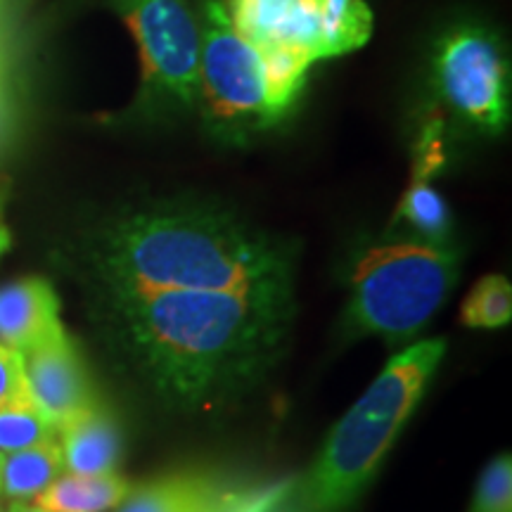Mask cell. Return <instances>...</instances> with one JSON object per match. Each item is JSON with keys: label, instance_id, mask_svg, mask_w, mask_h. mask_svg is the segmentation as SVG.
Here are the masks:
<instances>
[{"label": "cell", "instance_id": "6da1fadb", "mask_svg": "<svg viewBox=\"0 0 512 512\" xmlns=\"http://www.w3.org/2000/svg\"><path fill=\"white\" fill-rule=\"evenodd\" d=\"M107 304L140 377L181 408L216 406L254 384L294 318V294L145 292Z\"/></svg>", "mask_w": 512, "mask_h": 512}, {"label": "cell", "instance_id": "7a4b0ae2", "mask_svg": "<svg viewBox=\"0 0 512 512\" xmlns=\"http://www.w3.org/2000/svg\"><path fill=\"white\" fill-rule=\"evenodd\" d=\"M93 266L107 299L145 292L294 294L292 249L230 211L155 204L100 230Z\"/></svg>", "mask_w": 512, "mask_h": 512}, {"label": "cell", "instance_id": "3957f363", "mask_svg": "<svg viewBox=\"0 0 512 512\" xmlns=\"http://www.w3.org/2000/svg\"><path fill=\"white\" fill-rule=\"evenodd\" d=\"M444 354L441 337L396 354L332 427L309 470L283 482L268 512H347L375 479Z\"/></svg>", "mask_w": 512, "mask_h": 512}, {"label": "cell", "instance_id": "277c9868", "mask_svg": "<svg viewBox=\"0 0 512 512\" xmlns=\"http://www.w3.org/2000/svg\"><path fill=\"white\" fill-rule=\"evenodd\" d=\"M460 254L422 240L375 245L358 256L344 328L399 344L430 323L458 283Z\"/></svg>", "mask_w": 512, "mask_h": 512}, {"label": "cell", "instance_id": "5b68a950", "mask_svg": "<svg viewBox=\"0 0 512 512\" xmlns=\"http://www.w3.org/2000/svg\"><path fill=\"white\" fill-rule=\"evenodd\" d=\"M140 57V112L195 110L202 12L192 0H110Z\"/></svg>", "mask_w": 512, "mask_h": 512}, {"label": "cell", "instance_id": "8992f818", "mask_svg": "<svg viewBox=\"0 0 512 512\" xmlns=\"http://www.w3.org/2000/svg\"><path fill=\"white\" fill-rule=\"evenodd\" d=\"M202 57L195 110L223 140H245L273 126L261 53L228 22L221 0L202 5Z\"/></svg>", "mask_w": 512, "mask_h": 512}, {"label": "cell", "instance_id": "52a82bcc", "mask_svg": "<svg viewBox=\"0 0 512 512\" xmlns=\"http://www.w3.org/2000/svg\"><path fill=\"white\" fill-rule=\"evenodd\" d=\"M432 83L453 117L479 133L510 121V60L501 38L482 24H458L434 46Z\"/></svg>", "mask_w": 512, "mask_h": 512}, {"label": "cell", "instance_id": "ba28073f", "mask_svg": "<svg viewBox=\"0 0 512 512\" xmlns=\"http://www.w3.org/2000/svg\"><path fill=\"white\" fill-rule=\"evenodd\" d=\"M24 368H27L31 399L53 422L55 430L98 403L79 351L67 330L24 354Z\"/></svg>", "mask_w": 512, "mask_h": 512}, {"label": "cell", "instance_id": "9c48e42d", "mask_svg": "<svg viewBox=\"0 0 512 512\" xmlns=\"http://www.w3.org/2000/svg\"><path fill=\"white\" fill-rule=\"evenodd\" d=\"M444 164V121L432 117L422 128L418 145H415L411 183L403 192L392 221V226L403 223L418 235V240L430 242V245H446L451 235V211L434 185V178L444 169Z\"/></svg>", "mask_w": 512, "mask_h": 512}, {"label": "cell", "instance_id": "30bf717a", "mask_svg": "<svg viewBox=\"0 0 512 512\" xmlns=\"http://www.w3.org/2000/svg\"><path fill=\"white\" fill-rule=\"evenodd\" d=\"M228 22L256 50L297 48L318 57V15L313 0H226Z\"/></svg>", "mask_w": 512, "mask_h": 512}, {"label": "cell", "instance_id": "8fae6325", "mask_svg": "<svg viewBox=\"0 0 512 512\" xmlns=\"http://www.w3.org/2000/svg\"><path fill=\"white\" fill-rule=\"evenodd\" d=\"M60 297L46 278L27 275L0 287V342L19 354H29L60 337Z\"/></svg>", "mask_w": 512, "mask_h": 512}, {"label": "cell", "instance_id": "7c38bea8", "mask_svg": "<svg viewBox=\"0 0 512 512\" xmlns=\"http://www.w3.org/2000/svg\"><path fill=\"white\" fill-rule=\"evenodd\" d=\"M64 472L72 475H112L121 456V437L112 413L98 401L57 430Z\"/></svg>", "mask_w": 512, "mask_h": 512}, {"label": "cell", "instance_id": "4fadbf2b", "mask_svg": "<svg viewBox=\"0 0 512 512\" xmlns=\"http://www.w3.org/2000/svg\"><path fill=\"white\" fill-rule=\"evenodd\" d=\"M230 491L221 479L183 472L162 477L133 491L124 498L117 512H207L221 503Z\"/></svg>", "mask_w": 512, "mask_h": 512}, {"label": "cell", "instance_id": "5bb4252c", "mask_svg": "<svg viewBox=\"0 0 512 512\" xmlns=\"http://www.w3.org/2000/svg\"><path fill=\"white\" fill-rule=\"evenodd\" d=\"M128 494L131 484L117 472L95 477L64 472L31 503L50 512H110L117 510Z\"/></svg>", "mask_w": 512, "mask_h": 512}, {"label": "cell", "instance_id": "9a60e30c", "mask_svg": "<svg viewBox=\"0 0 512 512\" xmlns=\"http://www.w3.org/2000/svg\"><path fill=\"white\" fill-rule=\"evenodd\" d=\"M60 475H64V458L57 439L8 453L0 472V496L12 503H31Z\"/></svg>", "mask_w": 512, "mask_h": 512}, {"label": "cell", "instance_id": "2e32d148", "mask_svg": "<svg viewBox=\"0 0 512 512\" xmlns=\"http://www.w3.org/2000/svg\"><path fill=\"white\" fill-rule=\"evenodd\" d=\"M318 15V57L354 53L370 41L373 12L363 0H313Z\"/></svg>", "mask_w": 512, "mask_h": 512}, {"label": "cell", "instance_id": "e0dca14e", "mask_svg": "<svg viewBox=\"0 0 512 512\" xmlns=\"http://www.w3.org/2000/svg\"><path fill=\"white\" fill-rule=\"evenodd\" d=\"M259 53L261 62H264L268 107H271L273 119L278 121L290 112L297 95L302 93L311 64H316V57L297 48H271L259 50Z\"/></svg>", "mask_w": 512, "mask_h": 512}, {"label": "cell", "instance_id": "ac0fdd59", "mask_svg": "<svg viewBox=\"0 0 512 512\" xmlns=\"http://www.w3.org/2000/svg\"><path fill=\"white\" fill-rule=\"evenodd\" d=\"M460 320L467 328L496 330L512 320V285L505 275H484L465 297Z\"/></svg>", "mask_w": 512, "mask_h": 512}, {"label": "cell", "instance_id": "d6986e66", "mask_svg": "<svg viewBox=\"0 0 512 512\" xmlns=\"http://www.w3.org/2000/svg\"><path fill=\"white\" fill-rule=\"evenodd\" d=\"M53 439H57L55 425L36 403L0 408V453L3 456Z\"/></svg>", "mask_w": 512, "mask_h": 512}, {"label": "cell", "instance_id": "ffe728a7", "mask_svg": "<svg viewBox=\"0 0 512 512\" xmlns=\"http://www.w3.org/2000/svg\"><path fill=\"white\" fill-rule=\"evenodd\" d=\"M470 512H512V458L501 453L484 467Z\"/></svg>", "mask_w": 512, "mask_h": 512}, {"label": "cell", "instance_id": "44dd1931", "mask_svg": "<svg viewBox=\"0 0 512 512\" xmlns=\"http://www.w3.org/2000/svg\"><path fill=\"white\" fill-rule=\"evenodd\" d=\"M34 403L24 368V356L0 342V408Z\"/></svg>", "mask_w": 512, "mask_h": 512}, {"label": "cell", "instance_id": "7402d4cb", "mask_svg": "<svg viewBox=\"0 0 512 512\" xmlns=\"http://www.w3.org/2000/svg\"><path fill=\"white\" fill-rule=\"evenodd\" d=\"M280 486L275 484L271 489H233L207 512H268L280 494Z\"/></svg>", "mask_w": 512, "mask_h": 512}, {"label": "cell", "instance_id": "603a6c76", "mask_svg": "<svg viewBox=\"0 0 512 512\" xmlns=\"http://www.w3.org/2000/svg\"><path fill=\"white\" fill-rule=\"evenodd\" d=\"M8 133H10V112H8V105H5V100H3V93H0V152H3L5 140H8Z\"/></svg>", "mask_w": 512, "mask_h": 512}, {"label": "cell", "instance_id": "cb8c5ba5", "mask_svg": "<svg viewBox=\"0 0 512 512\" xmlns=\"http://www.w3.org/2000/svg\"><path fill=\"white\" fill-rule=\"evenodd\" d=\"M12 245V235H10V228L8 223H5L3 214H0V256H3L5 252H8Z\"/></svg>", "mask_w": 512, "mask_h": 512}, {"label": "cell", "instance_id": "d4e9b609", "mask_svg": "<svg viewBox=\"0 0 512 512\" xmlns=\"http://www.w3.org/2000/svg\"><path fill=\"white\" fill-rule=\"evenodd\" d=\"M5 512H50V510L38 508L36 503H12Z\"/></svg>", "mask_w": 512, "mask_h": 512}, {"label": "cell", "instance_id": "484cf974", "mask_svg": "<svg viewBox=\"0 0 512 512\" xmlns=\"http://www.w3.org/2000/svg\"><path fill=\"white\" fill-rule=\"evenodd\" d=\"M3 458L5 456H3V453H0V472H3Z\"/></svg>", "mask_w": 512, "mask_h": 512}, {"label": "cell", "instance_id": "4316f807", "mask_svg": "<svg viewBox=\"0 0 512 512\" xmlns=\"http://www.w3.org/2000/svg\"><path fill=\"white\" fill-rule=\"evenodd\" d=\"M5 510H8V508H5V505H3V503H0V512H5Z\"/></svg>", "mask_w": 512, "mask_h": 512}]
</instances>
